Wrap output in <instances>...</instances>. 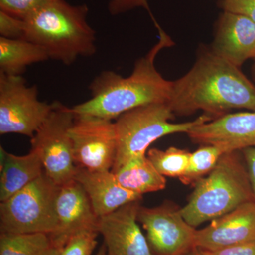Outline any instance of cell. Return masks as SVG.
Returning a JSON list of instances; mask_svg holds the SVG:
<instances>
[{
	"mask_svg": "<svg viewBox=\"0 0 255 255\" xmlns=\"http://www.w3.org/2000/svg\"><path fill=\"white\" fill-rule=\"evenodd\" d=\"M168 105L174 115L202 111L214 119L233 110L255 112V85L241 68L208 48L186 75L172 81Z\"/></svg>",
	"mask_w": 255,
	"mask_h": 255,
	"instance_id": "6da1fadb",
	"label": "cell"
},
{
	"mask_svg": "<svg viewBox=\"0 0 255 255\" xmlns=\"http://www.w3.org/2000/svg\"><path fill=\"white\" fill-rule=\"evenodd\" d=\"M154 23L159 41L135 62L131 74L126 78L112 70L99 74L89 86L91 98L72 107L74 113L112 121L142 106L168 103L172 81L159 73L155 61L161 50L174 43L156 20Z\"/></svg>",
	"mask_w": 255,
	"mask_h": 255,
	"instance_id": "7a4b0ae2",
	"label": "cell"
},
{
	"mask_svg": "<svg viewBox=\"0 0 255 255\" xmlns=\"http://www.w3.org/2000/svg\"><path fill=\"white\" fill-rule=\"evenodd\" d=\"M88 6L50 0L23 20L24 39L44 48L50 59L70 65L97 51L96 32L87 21Z\"/></svg>",
	"mask_w": 255,
	"mask_h": 255,
	"instance_id": "3957f363",
	"label": "cell"
},
{
	"mask_svg": "<svg viewBox=\"0 0 255 255\" xmlns=\"http://www.w3.org/2000/svg\"><path fill=\"white\" fill-rule=\"evenodd\" d=\"M240 152L223 154L207 177L194 184L187 204L180 209L184 219L193 227L221 217L242 204L255 201L248 170Z\"/></svg>",
	"mask_w": 255,
	"mask_h": 255,
	"instance_id": "277c9868",
	"label": "cell"
},
{
	"mask_svg": "<svg viewBox=\"0 0 255 255\" xmlns=\"http://www.w3.org/2000/svg\"><path fill=\"white\" fill-rule=\"evenodd\" d=\"M174 116L168 103H161L137 107L117 119V156L112 172H117L134 157L146 155L151 144L160 137L187 133L196 126L214 119L203 114L191 122L172 123Z\"/></svg>",
	"mask_w": 255,
	"mask_h": 255,
	"instance_id": "5b68a950",
	"label": "cell"
},
{
	"mask_svg": "<svg viewBox=\"0 0 255 255\" xmlns=\"http://www.w3.org/2000/svg\"><path fill=\"white\" fill-rule=\"evenodd\" d=\"M60 186L43 172L0 204L1 233H45L58 229L56 200Z\"/></svg>",
	"mask_w": 255,
	"mask_h": 255,
	"instance_id": "8992f818",
	"label": "cell"
},
{
	"mask_svg": "<svg viewBox=\"0 0 255 255\" xmlns=\"http://www.w3.org/2000/svg\"><path fill=\"white\" fill-rule=\"evenodd\" d=\"M75 119L72 107L55 101L49 115L31 138V150L38 152L45 172L60 187L73 180L76 173L69 133Z\"/></svg>",
	"mask_w": 255,
	"mask_h": 255,
	"instance_id": "52a82bcc",
	"label": "cell"
},
{
	"mask_svg": "<svg viewBox=\"0 0 255 255\" xmlns=\"http://www.w3.org/2000/svg\"><path fill=\"white\" fill-rule=\"evenodd\" d=\"M52 110L38 99L36 85L28 86L22 76L0 73V134L33 137Z\"/></svg>",
	"mask_w": 255,
	"mask_h": 255,
	"instance_id": "ba28073f",
	"label": "cell"
},
{
	"mask_svg": "<svg viewBox=\"0 0 255 255\" xmlns=\"http://www.w3.org/2000/svg\"><path fill=\"white\" fill-rule=\"evenodd\" d=\"M69 133L77 167L91 171H112L117 150L115 122L75 114Z\"/></svg>",
	"mask_w": 255,
	"mask_h": 255,
	"instance_id": "9c48e42d",
	"label": "cell"
},
{
	"mask_svg": "<svg viewBox=\"0 0 255 255\" xmlns=\"http://www.w3.org/2000/svg\"><path fill=\"white\" fill-rule=\"evenodd\" d=\"M180 209L168 201L139 209L137 221L147 232L149 244L159 255H184L196 249V230L185 221Z\"/></svg>",
	"mask_w": 255,
	"mask_h": 255,
	"instance_id": "30bf717a",
	"label": "cell"
},
{
	"mask_svg": "<svg viewBox=\"0 0 255 255\" xmlns=\"http://www.w3.org/2000/svg\"><path fill=\"white\" fill-rule=\"evenodd\" d=\"M191 141L219 146L226 152L255 147V112L227 114L187 132Z\"/></svg>",
	"mask_w": 255,
	"mask_h": 255,
	"instance_id": "8fae6325",
	"label": "cell"
},
{
	"mask_svg": "<svg viewBox=\"0 0 255 255\" xmlns=\"http://www.w3.org/2000/svg\"><path fill=\"white\" fill-rule=\"evenodd\" d=\"M58 229L50 236L60 250L75 233L86 230L98 231L99 219L90 198L80 183L70 181L60 186L56 200Z\"/></svg>",
	"mask_w": 255,
	"mask_h": 255,
	"instance_id": "7c38bea8",
	"label": "cell"
},
{
	"mask_svg": "<svg viewBox=\"0 0 255 255\" xmlns=\"http://www.w3.org/2000/svg\"><path fill=\"white\" fill-rule=\"evenodd\" d=\"M140 201L129 203L99 219L98 232L105 240L107 255H153L139 226Z\"/></svg>",
	"mask_w": 255,
	"mask_h": 255,
	"instance_id": "4fadbf2b",
	"label": "cell"
},
{
	"mask_svg": "<svg viewBox=\"0 0 255 255\" xmlns=\"http://www.w3.org/2000/svg\"><path fill=\"white\" fill-rule=\"evenodd\" d=\"M254 240L255 201H250L196 231V248L215 251Z\"/></svg>",
	"mask_w": 255,
	"mask_h": 255,
	"instance_id": "5bb4252c",
	"label": "cell"
},
{
	"mask_svg": "<svg viewBox=\"0 0 255 255\" xmlns=\"http://www.w3.org/2000/svg\"><path fill=\"white\" fill-rule=\"evenodd\" d=\"M255 48V22L242 15L223 11L216 23L211 51L241 68L252 59Z\"/></svg>",
	"mask_w": 255,
	"mask_h": 255,
	"instance_id": "9a60e30c",
	"label": "cell"
},
{
	"mask_svg": "<svg viewBox=\"0 0 255 255\" xmlns=\"http://www.w3.org/2000/svg\"><path fill=\"white\" fill-rule=\"evenodd\" d=\"M74 179L86 191L99 218L142 198L122 187L112 171H91L77 167Z\"/></svg>",
	"mask_w": 255,
	"mask_h": 255,
	"instance_id": "2e32d148",
	"label": "cell"
},
{
	"mask_svg": "<svg viewBox=\"0 0 255 255\" xmlns=\"http://www.w3.org/2000/svg\"><path fill=\"white\" fill-rule=\"evenodd\" d=\"M0 201L7 200L44 172L43 162L33 150L23 156L9 153L1 146Z\"/></svg>",
	"mask_w": 255,
	"mask_h": 255,
	"instance_id": "e0dca14e",
	"label": "cell"
},
{
	"mask_svg": "<svg viewBox=\"0 0 255 255\" xmlns=\"http://www.w3.org/2000/svg\"><path fill=\"white\" fill-rule=\"evenodd\" d=\"M50 59L44 48L26 39L0 37V73L22 76L29 65Z\"/></svg>",
	"mask_w": 255,
	"mask_h": 255,
	"instance_id": "ac0fdd59",
	"label": "cell"
},
{
	"mask_svg": "<svg viewBox=\"0 0 255 255\" xmlns=\"http://www.w3.org/2000/svg\"><path fill=\"white\" fill-rule=\"evenodd\" d=\"M114 174L122 187L142 196L162 190L167 183L146 155L130 159Z\"/></svg>",
	"mask_w": 255,
	"mask_h": 255,
	"instance_id": "d6986e66",
	"label": "cell"
},
{
	"mask_svg": "<svg viewBox=\"0 0 255 255\" xmlns=\"http://www.w3.org/2000/svg\"><path fill=\"white\" fill-rule=\"evenodd\" d=\"M53 246L45 233H1L0 255H45Z\"/></svg>",
	"mask_w": 255,
	"mask_h": 255,
	"instance_id": "ffe728a7",
	"label": "cell"
},
{
	"mask_svg": "<svg viewBox=\"0 0 255 255\" xmlns=\"http://www.w3.org/2000/svg\"><path fill=\"white\" fill-rule=\"evenodd\" d=\"M191 152L184 149L170 147L167 150L150 149L147 158L164 177H182L189 165Z\"/></svg>",
	"mask_w": 255,
	"mask_h": 255,
	"instance_id": "44dd1931",
	"label": "cell"
},
{
	"mask_svg": "<svg viewBox=\"0 0 255 255\" xmlns=\"http://www.w3.org/2000/svg\"><path fill=\"white\" fill-rule=\"evenodd\" d=\"M224 153L226 152L219 146L201 145L195 152H191L187 170L179 178L181 182L184 184H195L214 169Z\"/></svg>",
	"mask_w": 255,
	"mask_h": 255,
	"instance_id": "7402d4cb",
	"label": "cell"
},
{
	"mask_svg": "<svg viewBox=\"0 0 255 255\" xmlns=\"http://www.w3.org/2000/svg\"><path fill=\"white\" fill-rule=\"evenodd\" d=\"M98 231L92 230L80 231L73 235L57 255H91L97 244Z\"/></svg>",
	"mask_w": 255,
	"mask_h": 255,
	"instance_id": "603a6c76",
	"label": "cell"
},
{
	"mask_svg": "<svg viewBox=\"0 0 255 255\" xmlns=\"http://www.w3.org/2000/svg\"><path fill=\"white\" fill-rule=\"evenodd\" d=\"M50 0H0V11L25 20Z\"/></svg>",
	"mask_w": 255,
	"mask_h": 255,
	"instance_id": "cb8c5ba5",
	"label": "cell"
},
{
	"mask_svg": "<svg viewBox=\"0 0 255 255\" xmlns=\"http://www.w3.org/2000/svg\"><path fill=\"white\" fill-rule=\"evenodd\" d=\"M24 21L0 11V35L9 39H24Z\"/></svg>",
	"mask_w": 255,
	"mask_h": 255,
	"instance_id": "d4e9b609",
	"label": "cell"
},
{
	"mask_svg": "<svg viewBox=\"0 0 255 255\" xmlns=\"http://www.w3.org/2000/svg\"><path fill=\"white\" fill-rule=\"evenodd\" d=\"M223 11L246 16L255 22V0H221Z\"/></svg>",
	"mask_w": 255,
	"mask_h": 255,
	"instance_id": "484cf974",
	"label": "cell"
},
{
	"mask_svg": "<svg viewBox=\"0 0 255 255\" xmlns=\"http://www.w3.org/2000/svg\"><path fill=\"white\" fill-rule=\"evenodd\" d=\"M200 251L204 255H255V240L215 251Z\"/></svg>",
	"mask_w": 255,
	"mask_h": 255,
	"instance_id": "4316f807",
	"label": "cell"
},
{
	"mask_svg": "<svg viewBox=\"0 0 255 255\" xmlns=\"http://www.w3.org/2000/svg\"><path fill=\"white\" fill-rule=\"evenodd\" d=\"M136 7H142L150 12L147 0H110L109 11L112 15H119Z\"/></svg>",
	"mask_w": 255,
	"mask_h": 255,
	"instance_id": "83f0119b",
	"label": "cell"
},
{
	"mask_svg": "<svg viewBox=\"0 0 255 255\" xmlns=\"http://www.w3.org/2000/svg\"><path fill=\"white\" fill-rule=\"evenodd\" d=\"M246 161L247 170L255 201V147H249L241 150Z\"/></svg>",
	"mask_w": 255,
	"mask_h": 255,
	"instance_id": "f1b7e54d",
	"label": "cell"
},
{
	"mask_svg": "<svg viewBox=\"0 0 255 255\" xmlns=\"http://www.w3.org/2000/svg\"><path fill=\"white\" fill-rule=\"evenodd\" d=\"M58 253V249H57L56 248H55L54 246L52 247L48 251V253H46L45 255H57Z\"/></svg>",
	"mask_w": 255,
	"mask_h": 255,
	"instance_id": "f546056e",
	"label": "cell"
},
{
	"mask_svg": "<svg viewBox=\"0 0 255 255\" xmlns=\"http://www.w3.org/2000/svg\"><path fill=\"white\" fill-rule=\"evenodd\" d=\"M204 255L200 251H199V250L196 249L194 250V251H193L192 252H191V253H188L187 255Z\"/></svg>",
	"mask_w": 255,
	"mask_h": 255,
	"instance_id": "4dcf8cb0",
	"label": "cell"
},
{
	"mask_svg": "<svg viewBox=\"0 0 255 255\" xmlns=\"http://www.w3.org/2000/svg\"><path fill=\"white\" fill-rule=\"evenodd\" d=\"M98 255H107V254H106V248H105V247H103V248L101 249Z\"/></svg>",
	"mask_w": 255,
	"mask_h": 255,
	"instance_id": "1f68e13d",
	"label": "cell"
},
{
	"mask_svg": "<svg viewBox=\"0 0 255 255\" xmlns=\"http://www.w3.org/2000/svg\"><path fill=\"white\" fill-rule=\"evenodd\" d=\"M253 77H254V79L255 80V63L254 66H253Z\"/></svg>",
	"mask_w": 255,
	"mask_h": 255,
	"instance_id": "d6a6232c",
	"label": "cell"
},
{
	"mask_svg": "<svg viewBox=\"0 0 255 255\" xmlns=\"http://www.w3.org/2000/svg\"><path fill=\"white\" fill-rule=\"evenodd\" d=\"M252 59L255 60V48L254 52H253V57H252Z\"/></svg>",
	"mask_w": 255,
	"mask_h": 255,
	"instance_id": "836d02e7",
	"label": "cell"
},
{
	"mask_svg": "<svg viewBox=\"0 0 255 255\" xmlns=\"http://www.w3.org/2000/svg\"><path fill=\"white\" fill-rule=\"evenodd\" d=\"M57 255H58V254H57Z\"/></svg>",
	"mask_w": 255,
	"mask_h": 255,
	"instance_id": "e575fe53",
	"label": "cell"
}]
</instances>
